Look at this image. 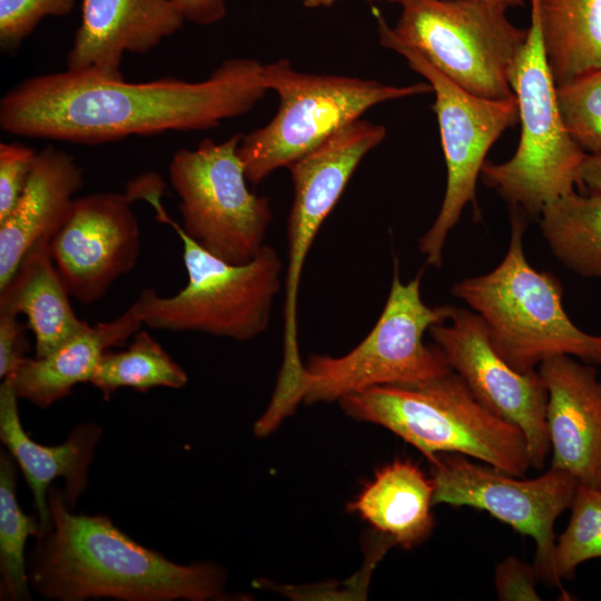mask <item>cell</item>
<instances>
[{
	"label": "cell",
	"instance_id": "6",
	"mask_svg": "<svg viewBox=\"0 0 601 601\" xmlns=\"http://www.w3.org/2000/svg\"><path fill=\"white\" fill-rule=\"evenodd\" d=\"M511 87L519 106L520 142L509 160L485 161L481 177L513 213L539 217L550 201L575 191V186L583 188L587 154L563 124L532 1L531 24L512 68Z\"/></svg>",
	"mask_w": 601,
	"mask_h": 601
},
{
	"label": "cell",
	"instance_id": "28",
	"mask_svg": "<svg viewBox=\"0 0 601 601\" xmlns=\"http://www.w3.org/2000/svg\"><path fill=\"white\" fill-rule=\"evenodd\" d=\"M76 0H0V46L13 52L48 16L68 14Z\"/></svg>",
	"mask_w": 601,
	"mask_h": 601
},
{
	"label": "cell",
	"instance_id": "4",
	"mask_svg": "<svg viewBox=\"0 0 601 601\" xmlns=\"http://www.w3.org/2000/svg\"><path fill=\"white\" fill-rule=\"evenodd\" d=\"M524 230L525 218L513 213L502 262L486 274L457 282L451 294L482 318L495 351L519 372L536 371L543 361L559 355L601 365V336L571 321L559 279L528 262Z\"/></svg>",
	"mask_w": 601,
	"mask_h": 601
},
{
	"label": "cell",
	"instance_id": "22",
	"mask_svg": "<svg viewBox=\"0 0 601 601\" xmlns=\"http://www.w3.org/2000/svg\"><path fill=\"white\" fill-rule=\"evenodd\" d=\"M556 87L601 69V0H531Z\"/></svg>",
	"mask_w": 601,
	"mask_h": 601
},
{
	"label": "cell",
	"instance_id": "32",
	"mask_svg": "<svg viewBox=\"0 0 601 601\" xmlns=\"http://www.w3.org/2000/svg\"><path fill=\"white\" fill-rule=\"evenodd\" d=\"M185 20L200 26L216 23L225 18L224 0H173Z\"/></svg>",
	"mask_w": 601,
	"mask_h": 601
},
{
	"label": "cell",
	"instance_id": "31",
	"mask_svg": "<svg viewBox=\"0 0 601 601\" xmlns=\"http://www.w3.org/2000/svg\"><path fill=\"white\" fill-rule=\"evenodd\" d=\"M18 316L0 312V377L12 374L27 358L30 342L26 326L17 319Z\"/></svg>",
	"mask_w": 601,
	"mask_h": 601
},
{
	"label": "cell",
	"instance_id": "10",
	"mask_svg": "<svg viewBox=\"0 0 601 601\" xmlns=\"http://www.w3.org/2000/svg\"><path fill=\"white\" fill-rule=\"evenodd\" d=\"M242 137L205 139L194 149L178 150L169 164L181 229L205 250L235 265L248 263L263 248L273 219L268 198L248 189L237 151Z\"/></svg>",
	"mask_w": 601,
	"mask_h": 601
},
{
	"label": "cell",
	"instance_id": "33",
	"mask_svg": "<svg viewBox=\"0 0 601 601\" xmlns=\"http://www.w3.org/2000/svg\"><path fill=\"white\" fill-rule=\"evenodd\" d=\"M582 186L589 193L601 194V154L588 155L581 170Z\"/></svg>",
	"mask_w": 601,
	"mask_h": 601
},
{
	"label": "cell",
	"instance_id": "21",
	"mask_svg": "<svg viewBox=\"0 0 601 601\" xmlns=\"http://www.w3.org/2000/svg\"><path fill=\"white\" fill-rule=\"evenodd\" d=\"M434 483L414 463L396 460L380 469L347 509L405 550L432 533Z\"/></svg>",
	"mask_w": 601,
	"mask_h": 601
},
{
	"label": "cell",
	"instance_id": "5",
	"mask_svg": "<svg viewBox=\"0 0 601 601\" xmlns=\"http://www.w3.org/2000/svg\"><path fill=\"white\" fill-rule=\"evenodd\" d=\"M161 191L145 197L183 243L186 286L173 296L142 289L134 302L144 325L169 332H200L235 341H249L264 333L272 306L282 287L283 263L269 245L248 263H227L199 246L184 233L160 204Z\"/></svg>",
	"mask_w": 601,
	"mask_h": 601
},
{
	"label": "cell",
	"instance_id": "35",
	"mask_svg": "<svg viewBox=\"0 0 601 601\" xmlns=\"http://www.w3.org/2000/svg\"><path fill=\"white\" fill-rule=\"evenodd\" d=\"M368 1H390V2H397L398 0H368ZM499 2H503L508 4L510 8L513 7H521L523 4V0H494Z\"/></svg>",
	"mask_w": 601,
	"mask_h": 601
},
{
	"label": "cell",
	"instance_id": "14",
	"mask_svg": "<svg viewBox=\"0 0 601 601\" xmlns=\"http://www.w3.org/2000/svg\"><path fill=\"white\" fill-rule=\"evenodd\" d=\"M130 198L117 191L77 197L50 252L71 297L90 305L136 266L141 248L139 221Z\"/></svg>",
	"mask_w": 601,
	"mask_h": 601
},
{
	"label": "cell",
	"instance_id": "27",
	"mask_svg": "<svg viewBox=\"0 0 601 601\" xmlns=\"http://www.w3.org/2000/svg\"><path fill=\"white\" fill-rule=\"evenodd\" d=\"M556 97L572 139L585 154H601V69L556 87Z\"/></svg>",
	"mask_w": 601,
	"mask_h": 601
},
{
	"label": "cell",
	"instance_id": "29",
	"mask_svg": "<svg viewBox=\"0 0 601 601\" xmlns=\"http://www.w3.org/2000/svg\"><path fill=\"white\" fill-rule=\"evenodd\" d=\"M37 152L20 142L0 144V223L17 206L30 177Z\"/></svg>",
	"mask_w": 601,
	"mask_h": 601
},
{
	"label": "cell",
	"instance_id": "3",
	"mask_svg": "<svg viewBox=\"0 0 601 601\" xmlns=\"http://www.w3.org/2000/svg\"><path fill=\"white\" fill-rule=\"evenodd\" d=\"M338 402L348 416L387 428L428 461L457 453L520 477L532 467L520 428L480 403L452 370L420 385L376 386Z\"/></svg>",
	"mask_w": 601,
	"mask_h": 601
},
{
	"label": "cell",
	"instance_id": "15",
	"mask_svg": "<svg viewBox=\"0 0 601 601\" xmlns=\"http://www.w3.org/2000/svg\"><path fill=\"white\" fill-rule=\"evenodd\" d=\"M571 355L543 361L551 467L601 486V381L593 364Z\"/></svg>",
	"mask_w": 601,
	"mask_h": 601
},
{
	"label": "cell",
	"instance_id": "13",
	"mask_svg": "<svg viewBox=\"0 0 601 601\" xmlns=\"http://www.w3.org/2000/svg\"><path fill=\"white\" fill-rule=\"evenodd\" d=\"M452 371L491 412L523 433L532 467L542 469L550 453L548 390L538 371L513 368L493 347L482 318L450 305L446 319L428 328Z\"/></svg>",
	"mask_w": 601,
	"mask_h": 601
},
{
	"label": "cell",
	"instance_id": "24",
	"mask_svg": "<svg viewBox=\"0 0 601 601\" xmlns=\"http://www.w3.org/2000/svg\"><path fill=\"white\" fill-rule=\"evenodd\" d=\"M186 372L146 331H138L126 351L105 352L90 383L108 400L118 388L147 392L154 387H184Z\"/></svg>",
	"mask_w": 601,
	"mask_h": 601
},
{
	"label": "cell",
	"instance_id": "7",
	"mask_svg": "<svg viewBox=\"0 0 601 601\" xmlns=\"http://www.w3.org/2000/svg\"><path fill=\"white\" fill-rule=\"evenodd\" d=\"M263 78L279 107L265 126L243 135L238 156L248 183L258 185L288 168L370 108L432 92L428 82L393 86L357 77L297 71L287 59L263 65Z\"/></svg>",
	"mask_w": 601,
	"mask_h": 601
},
{
	"label": "cell",
	"instance_id": "19",
	"mask_svg": "<svg viewBox=\"0 0 601 601\" xmlns=\"http://www.w3.org/2000/svg\"><path fill=\"white\" fill-rule=\"evenodd\" d=\"M142 322L134 303L117 318L86 325L46 356L27 357L8 378L18 397L47 408L91 381L105 352L134 336Z\"/></svg>",
	"mask_w": 601,
	"mask_h": 601
},
{
	"label": "cell",
	"instance_id": "2",
	"mask_svg": "<svg viewBox=\"0 0 601 601\" xmlns=\"http://www.w3.org/2000/svg\"><path fill=\"white\" fill-rule=\"evenodd\" d=\"M49 530L27 561L30 587L49 600L206 601L228 599L225 575L208 562L175 563L119 530L105 515L73 513L51 486Z\"/></svg>",
	"mask_w": 601,
	"mask_h": 601
},
{
	"label": "cell",
	"instance_id": "11",
	"mask_svg": "<svg viewBox=\"0 0 601 601\" xmlns=\"http://www.w3.org/2000/svg\"><path fill=\"white\" fill-rule=\"evenodd\" d=\"M380 43L400 53L422 75L435 95L437 117L446 165V188L440 211L430 229L420 237L418 249L426 265L440 268L450 231L467 204H475V187L485 157L493 144L519 122L515 95L505 99L475 96L450 80L418 51L383 32Z\"/></svg>",
	"mask_w": 601,
	"mask_h": 601
},
{
	"label": "cell",
	"instance_id": "8",
	"mask_svg": "<svg viewBox=\"0 0 601 601\" xmlns=\"http://www.w3.org/2000/svg\"><path fill=\"white\" fill-rule=\"evenodd\" d=\"M421 278L422 270L403 283L395 264L385 306L368 335L343 356L315 354L304 364L300 403L339 401L376 386L420 385L451 371L442 351L423 341L432 325L447 318L450 305L427 306Z\"/></svg>",
	"mask_w": 601,
	"mask_h": 601
},
{
	"label": "cell",
	"instance_id": "16",
	"mask_svg": "<svg viewBox=\"0 0 601 601\" xmlns=\"http://www.w3.org/2000/svg\"><path fill=\"white\" fill-rule=\"evenodd\" d=\"M185 21L173 0H82L67 70L122 78L126 52L150 51Z\"/></svg>",
	"mask_w": 601,
	"mask_h": 601
},
{
	"label": "cell",
	"instance_id": "17",
	"mask_svg": "<svg viewBox=\"0 0 601 601\" xmlns=\"http://www.w3.org/2000/svg\"><path fill=\"white\" fill-rule=\"evenodd\" d=\"M18 400L11 382L3 378L0 384V440L32 492L42 533L51 525L48 504L50 484L58 477L63 479L62 492L73 510L86 490L88 469L101 430L93 424H82L75 427L62 444L42 445L26 433L19 416Z\"/></svg>",
	"mask_w": 601,
	"mask_h": 601
},
{
	"label": "cell",
	"instance_id": "30",
	"mask_svg": "<svg viewBox=\"0 0 601 601\" xmlns=\"http://www.w3.org/2000/svg\"><path fill=\"white\" fill-rule=\"evenodd\" d=\"M538 575L533 565L508 556L495 569L494 585L501 601H540Z\"/></svg>",
	"mask_w": 601,
	"mask_h": 601
},
{
	"label": "cell",
	"instance_id": "25",
	"mask_svg": "<svg viewBox=\"0 0 601 601\" xmlns=\"http://www.w3.org/2000/svg\"><path fill=\"white\" fill-rule=\"evenodd\" d=\"M40 533L39 520L26 515L17 500V463L8 451L0 455V599L30 600L24 548Z\"/></svg>",
	"mask_w": 601,
	"mask_h": 601
},
{
	"label": "cell",
	"instance_id": "20",
	"mask_svg": "<svg viewBox=\"0 0 601 601\" xmlns=\"http://www.w3.org/2000/svg\"><path fill=\"white\" fill-rule=\"evenodd\" d=\"M50 240V236L37 240L14 275L0 287V312L26 315L38 357L52 353L87 323L73 312L51 256Z\"/></svg>",
	"mask_w": 601,
	"mask_h": 601
},
{
	"label": "cell",
	"instance_id": "26",
	"mask_svg": "<svg viewBox=\"0 0 601 601\" xmlns=\"http://www.w3.org/2000/svg\"><path fill=\"white\" fill-rule=\"evenodd\" d=\"M570 509V521L555 543L553 559L561 584L574 577L581 563L601 558V486L579 483Z\"/></svg>",
	"mask_w": 601,
	"mask_h": 601
},
{
	"label": "cell",
	"instance_id": "1",
	"mask_svg": "<svg viewBox=\"0 0 601 601\" xmlns=\"http://www.w3.org/2000/svg\"><path fill=\"white\" fill-rule=\"evenodd\" d=\"M255 59L223 61L203 81L127 82L93 71L27 78L0 101V127L22 137L98 145L168 130H209L268 92Z\"/></svg>",
	"mask_w": 601,
	"mask_h": 601
},
{
	"label": "cell",
	"instance_id": "23",
	"mask_svg": "<svg viewBox=\"0 0 601 601\" xmlns=\"http://www.w3.org/2000/svg\"><path fill=\"white\" fill-rule=\"evenodd\" d=\"M539 220L563 266L581 277L601 279V194L559 197L544 206Z\"/></svg>",
	"mask_w": 601,
	"mask_h": 601
},
{
	"label": "cell",
	"instance_id": "34",
	"mask_svg": "<svg viewBox=\"0 0 601 601\" xmlns=\"http://www.w3.org/2000/svg\"><path fill=\"white\" fill-rule=\"evenodd\" d=\"M338 0H303V4L306 8L315 9L322 7H332Z\"/></svg>",
	"mask_w": 601,
	"mask_h": 601
},
{
	"label": "cell",
	"instance_id": "9",
	"mask_svg": "<svg viewBox=\"0 0 601 601\" xmlns=\"http://www.w3.org/2000/svg\"><path fill=\"white\" fill-rule=\"evenodd\" d=\"M394 27L376 12L377 32L418 51L464 90L487 99L512 97L511 72L529 28L513 24L494 0H398Z\"/></svg>",
	"mask_w": 601,
	"mask_h": 601
},
{
	"label": "cell",
	"instance_id": "12",
	"mask_svg": "<svg viewBox=\"0 0 601 601\" xmlns=\"http://www.w3.org/2000/svg\"><path fill=\"white\" fill-rule=\"evenodd\" d=\"M433 504L469 506L489 512L536 544L534 569L539 580L559 588L554 566V524L570 508L579 484L570 473L550 467L534 479L520 480L494 467L479 465L465 455L441 453L430 460Z\"/></svg>",
	"mask_w": 601,
	"mask_h": 601
},
{
	"label": "cell",
	"instance_id": "18",
	"mask_svg": "<svg viewBox=\"0 0 601 601\" xmlns=\"http://www.w3.org/2000/svg\"><path fill=\"white\" fill-rule=\"evenodd\" d=\"M83 185V171L73 156L53 147L37 152L17 206L0 223V287L14 275L37 240L52 238L66 224Z\"/></svg>",
	"mask_w": 601,
	"mask_h": 601
}]
</instances>
